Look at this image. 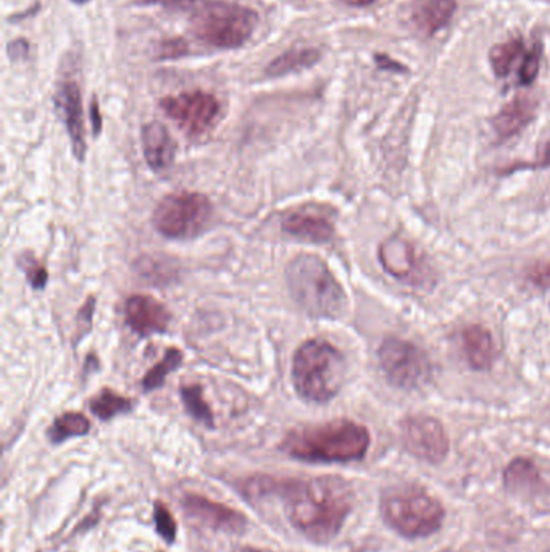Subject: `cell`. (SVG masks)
Segmentation results:
<instances>
[{
	"instance_id": "1",
	"label": "cell",
	"mask_w": 550,
	"mask_h": 552,
	"mask_svg": "<svg viewBox=\"0 0 550 552\" xmlns=\"http://www.w3.org/2000/svg\"><path fill=\"white\" fill-rule=\"evenodd\" d=\"M250 499L278 494L286 501L289 522L313 543H330L341 532L352 511V494L346 481L325 477L312 480L250 478L246 483Z\"/></svg>"
},
{
	"instance_id": "2",
	"label": "cell",
	"mask_w": 550,
	"mask_h": 552,
	"mask_svg": "<svg viewBox=\"0 0 550 552\" xmlns=\"http://www.w3.org/2000/svg\"><path fill=\"white\" fill-rule=\"evenodd\" d=\"M280 448L292 459L312 464H347L365 457L370 433L359 423L333 420L289 431Z\"/></svg>"
},
{
	"instance_id": "3",
	"label": "cell",
	"mask_w": 550,
	"mask_h": 552,
	"mask_svg": "<svg viewBox=\"0 0 550 552\" xmlns=\"http://www.w3.org/2000/svg\"><path fill=\"white\" fill-rule=\"evenodd\" d=\"M173 7L188 17L194 36L213 49H239L259 25L254 10L226 0H175Z\"/></svg>"
},
{
	"instance_id": "4",
	"label": "cell",
	"mask_w": 550,
	"mask_h": 552,
	"mask_svg": "<svg viewBox=\"0 0 550 552\" xmlns=\"http://www.w3.org/2000/svg\"><path fill=\"white\" fill-rule=\"evenodd\" d=\"M289 291L297 306L315 318H339L347 309V297L325 260L299 254L286 270Z\"/></svg>"
},
{
	"instance_id": "5",
	"label": "cell",
	"mask_w": 550,
	"mask_h": 552,
	"mask_svg": "<svg viewBox=\"0 0 550 552\" xmlns=\"http://www.w3.org/2000/svg\"><path fill=\"white\" fill-rule=\"evenodd\" d=\"M346 378L341 351L323 339H309L292 360V383L300 398L325 404L339 393Z\"/></svg>"
},
{
	"instance_id": "6",
	"label": "cell",
	"mask_w": 550,
	"mask_h": 552,
	"mask_svg": "<svg viewBox=\"0 0 550 552\" xmlns=\"http://www.w3.org/2000/svg\"><path fill=\"white\" fill-rule=\"evenodd\" d=\"M380 509L384 522L407 540L433 536L446 519L441 501L418 485L394 486L384 491Z\"/></svg>"
},
{
	"instance_id": "7",
	"label": "cell",
	"mask_w": 550,
	"mask_h": 552,
	"mask_svg": "<svg viewBox=\"0 0 550 552\" xmlns=\"http://www.w3.org/2000/svg\"><path fill=\"white\" fill-rule=\"evenodd\" d=\"M212 214V202L204 194H170L157 205L152 222L160 235L170 239H191L207 228Z\"/></svg>"
},
{
	"instance_id": "8",
	"label": "cell",
	"mask_w": 550,
	"mask_h": 552,
	"mask_svg": "<svg viewBox=\"0 0 550 552\" xmlns=\"http://www.w3.org/2000/svg\"><path fill=\"white\" fill-rule=\"evenodd\" d=\"M378 356L384 375L397 388H418L430 378V360L425 352L409 341L386 338L380 346Z\"/></svg>"
},
{
	"instance_id": "9",
	"label": "cell",
	"mask_w": 550,
	"mask_h": 552,
	"mask_svg": "<svg viewBox=\"0 0 550 552\" xmlns=\"http://www.w3.org/2000/svg\"><path fill=\"white\" fill-rule=\"evenodd\" d=\"M505 490L536 514H550V472L530 457H515L504 470Z\"/></svg>"
},
{
	"instance_id": "10",
	"label": "cell",
	"mask_w": 550,
	"mask_h": 552,
	"mask_svg": "<svg viewBox=\"0 0 550 552\" xmlns=\"http://www.w3.org/2000/svg\"><path fill=\"white\" fill-rule=\"evenodd\" d=\"M160 107L189 136H200L209 131L220 115L217 97L204 91L165 97L160 101Z\"/></svg>"
},
{
	"instance_id": "11",
	"label": "cell",
	"mask_w": 550,
	"mask_h": 552,
	"mask_svg": "<svg viewBox=\"0 0 550 552\" xmlns=\"http://www.w3.org/2000/svg\"><path fill=\"white\" fill-rule=\"evenodd\" d=\"M405 449L413 457L438 465L449 454V438L442 423L426 415H413L400 423Z\"/></svg>"
},
{
	"instance_id": "12",
	"label": "cell",
	"mask_w": 550,
	"mask_h": 552,
	"mask_svg": "<svg viewBox=\"0 0 550 552\" xmlns=\"http://www.w3.org/2000/svg\"><path fill=\"white\" fill-rule=\"evenodd\" d=\"M183 507L191 519L212 530L241 533L247 525V520L242 517L241 512L199 494L184 496Z\"/></svg>"
},
{
	"instance_id": "13",
	"label": "cell",
	"mask_w": 550,
	"mask_h": 552,
	"mask_svg": "<svg viewBox=\"0 0 550 552\" xmlns=\"http://www.w3.org/2000/svg\"><path fill=\"white\" fill-rule=\"evenodd\" d=\"M55 107L70 134L76 159L83 162L86 157V136H84L83 102L80 86L75 81L60 84L55 94Z\"/></svg>"
},
{
	"instance_id": "14",
	"label": "cell",
	"mask_w": 550,
	"mask_h": 552,
	"mask_svg": "<svg viewBox=\"0 0 550 552\" xmlns=\"http://www.w3.org/2000/svg\"><path fill=\"white\" fill-rule=\"evenodd\" d=\"M126 323L139 336H150L167 331L170 325V312L162 302L150 296H133L126 301Z\"/></svg>"
},
{
	"instance_id": "15",
	"label": "cell",
	"mask_w": 550,
	"mask_h": 552,
	"mask_svg": "<svg viewBox=\"0 0 550 552\" xmlns=\"http://www.w3.org/2000/svg\"><path fill=\"white\" fill-rule=\"evenodd\" d=\"M380 260L384 270L397 280L410 285H420L421 272L412 244L399 236L386 239L380 247Z\"/></svg>"
},
{
	"instance_id": "16",
	"label": "cell",
	"mask_w": 550,
	"mask_h": 552,
	"mask_svg": "<svg viewBox=\"0 0 550 552\" xmlns=\"http://www.w3.org/2000/svg\"><path fill=\"white\" fill-rule=\"evenodd\" d=\"M142 149L147 165L154 172H163L171 167L176 155V143L165 125L150 122L142 128Z\"/></svg>"
},
{
	"instance_id": "17",
	"label": "cell",
	"mask_w": 550,
	"mask_h": 552,
	"mask_svg": "<svg viewBox=\"0 0 550 552\" xmlns=\"http://www.w3.org/2000/svg\"><path fill=\"white\" fill-rule=\"evenodd\" d=\"M457 10L455 0H415L412 5V23L418 33L430 38L438 33L454 17Z\"/></svg>"
},
{
	"instance_id": "18",
	"label": "cell",
	"mask_w": 550,
	"mask_h": 552,
	"mask_svg": "<svg viewBox=\"0 0 550 552\" xmlns=\"http://www.w3.org/2000/svg\"><path fill=\"white\" fill-rule=\"evenodd\" d=\"M536 105L538 102L528 96L515 97L512 102L505 105L504 109L492 118V128L496 131L497 139L505 141L513 138L530 125L536 115Z\"/></svg>"
},
{
	"instance_id": "19",
	"label": "cell",
	"mask_w": 550,
	"mask_h": 552,
	"mask_svg": "<svg viewBox=\"0 0 550 552\" xmlns=\"http://www.w3.org/2000/svg\"><path fill=\"white\" fill-rule=\"evenodd\" d=\"M283 231L296 238L323 244L331 241L334 236L333 223L320 214L310 212H296L283 220Z\"/></svg>"
},
{
	"instance_id": "20",
	"label": "cell",
	"mask_w": 550,
	"mask_h": 552,
	"mask_svg": "<svg viewBox=\"0 0 550 552\" xmlns=\"http://www.w3.org/2000/svg\"><path fill=\"white\" fill-rule=\"evenodd\" d=\"M463 351L467 357L468 364L475 370H489L494 362V343L492 336L486 328L467 327L462 333Z\"/></svg>"
},
{
	"instance_id": "21",
	"label": "cell",
	"mask_w": 550,
	"mask_h": 552,
	"mask_svg": "<svg viewBox=\"0 0 550 552\" xmlns=\"http://www.w3.org/2000/svg\"><path fill=\"white\" fill-rule=\"evenodd\" d=\"M321 59V52L313 47H304V49H289L283 52L280 57L271 60L268 67L265 68V75L278 76L289 75V73L302 72L305 68L317 65Z\"/></svg>"
},
{
	"instance_id": "22",
	"label": "cell",
	"mask_w": 550,
	"mask_h": 552,
	"mask_svg": "<svg viewBox=\"0 0 550 552\" xmlns=\"http://www.w3.org/2000/svg\"><path fill=\"white\" fill-rule=\"evenodd\" d=\"M89 430H91V423L83 414L67 412L55 419L52 427L47 431V436L52 443L59 444L70 440V438H75V436L88 435Z\"/></svg>"
},
{
	"instance_id": "23",
	"label": "cell",
	"mask_w": 550,
	"mask_h": 552,
	"mask_svg": "<svg viewBox=\"0 0 550 552\" xmlns=\"http://www.w3.org/2000/svg\"><path fill=\"white\" fill-rule=\"evenodd\" d=\"M525 54V42L521 39H510L504 44H497L489 52L492 72L496 73L499 78H505L512 70L513 63Z\"/></svg>"
},
{
	"instance_id": "24",
	"label": "cell",
	"mask_w": 550,
	"mask_h": 552,
	"mask_svg": "<svg viewBox=\"0 0 550 552\" xmlns=\"http://www.w3.org/2000/svg\"><path fill=\"white\" fill-rule=\"evenodd\" d=\"M89 409L100 420H112L117 415L128 414L133 409V402L113 393L112 389H102L96 398L89 402Z\"/></svg>"
},
{
	"instance_id": "25",
	"label": "cell",
	"mask_w": 550,
	"mask_h": 552,
	"mask_svg": "<svg viewBox=\"0 0 550 552\" xmlns=\"http://www.w3.org/2000/svg\"><path fill=\"white\" fill-rule=\"evenodd\" d=\"M183 359V352H181L180 349H168L159 364L154 365V367L150 368L149 372L146 373V377L142 380V388H144V391L149 393L152 389L160 388V386L165 383V380H167L168 375L180 368V365L183 364Z\"/></svg>"
},
{
	"instance_id": "26",
	"label": "cell",
	"mask_w": 550,
	"mask_h": 552,
	"mask_svg": "<svg viewBox=\"0 0 550 552\" xmlns=\"http://www.w3.org/2000/svg\"><path fill=\"white\" fill-rule=\"evenodd\" d=\"M181 398H183L184 406L188 409L192 419L204 423L205 427H213V412L209 404L204 401L202 386H183L181 388Z\"/></svg>"
},
{
	"instance_id": "27",
	"label": "cell",
	"mask_w": 550,
	"mask_h": 552,
	"mask_svg": "<svg viewBox=\"0 0 550 552\" xmlns=\"http://www.w3.org/2000/svg\"><path fill=\"white\" fill-rule=\"evenodd\" d=\"M542 47L536 42L530 51H526L521 59V67L518 70V83L521 86H530L538 78L539 67H541Z\"/></svg>"
},
{
	"instance_id": "28",
	"label": "cell",
	"mask_w": 550,
	"mask_h": 552,
	"mask_svg": "<svg viewBox=\"0 0 550 552\" xmlns=\"http://www.w3.org/2000/svg\"><path fill=\"white\" fill-rule=\"evenodd\" d=\"M18 265L25 273L26 278L30 281V285L34 289L46 288L47 281H49V273L46 268L39 264L38 260L31 256L30 252H25L23 256L18 259Z\"/></svg>"
},
{
	"instance_id": "29",
	"label": "cell",
	"mask_w": 550,
	"mask_h": 552,
	"mask_svg": "<svg viewBox=\"0 0 550 552\" xmlns=\"http://www.w3.org/2000/svg\"><path fill=\"white\" fill-rule=\"evenodd\" d=\"M154 520L157 532L167 543H173L176 540V522L173 515L163 506L162 502H157L154 507Z\"/></svg>"
},
{
	"instance_id": "30",
	"label": "cell",
	"mask_w": 550,
	"mask_h": 552,
	"mask_svg": "<svg viewBox=\"0 0 550 552\" xmlns=\"http://www.w3.org/2000/svg\"><path fill=\"white\" fill-rule=\"evenodd\" d=\"M94 309H96V299L88 297V301L84 302V306L78 312V328H76L75 344L81 343V339L91 331Z\"/></svg>"
},
{
	"instance_id": "31",
	"label": "cell",
	"mask_w": 550,
	"mask_h": 552,
	"mask_svg": "<svg viewBox=\"0 0 550 552\" xmlns=\"http://www.w3.org/2000/svg\"><path fill=\"white\" fill-rule=\"evenodd\" d=\"M526 278L538 288H550V260L549 262H539L526 273Z\"/></svg>"
},
{
	"instance_id": "32",
	"label": "cell",
	"mask_w": 550,
	"mask_h": 552,
	"mask_svg": "<svg viewBox=\"0 0 550 552\" xmlns=\"http://www.w3.org/2000/svg\"><path fill=\"white\" fill-rule=\"evenodd\" d=\"M160 59H180L183 55L188 54V44L184 39H168L163 42L160 49Z\"/></svg>"
},
{
	"instance_id": "33",
	"label": "cell",
	"mask_w": 550,
	"mask_h": 552,
	"mask_svg": "<svg viewBox=\"0 0 550 552\" xmlns=\"http://www.w3.org/2000/svg\"><path fill=\"white\" fill-rule=\"evenodd\" d=\"M91 122L94 134L99 136L100 130H102V117H100L99 105H97V101L92 102L91 105Z\"/></svg>"
},
{
	"instance_id": "34",
	"label": "cell",
	"mask_w": 550,
	"mask_h": 552,
	"mask_svg": "<svg viewBox=\"0 0 550 552\" xmlns=\"http://www.w3.org/2000/svg\"><path fill=\"white\" fill-rule=\"evenodd\" d=\"M531 167H550V141L547 143L546 149H544V154H542L541 160L536 162V164L531 165Z\"/></svg>"
},
{
	"instance_id": "35",
	"label": "cell",
	"mask_w": 550,
	"mask_h": 552,
	"mask_svg": "<svg viewBox=\"0 0 550 552\" xmlns=\"http://www.w3.org/2000/svg\"><path fill=\"white\" fill-rule=\"evenodd\" d=\"M342 2L352 5V7H368V5L375 4L376 0H342Z\"/></svg>"
},
{
	"instance_id": "36",
	"label": "cell",
	"mask_w": 550,
	"mask_h": 552,
	"mask_svg": "<svg viewBox=\"0 0 550 552\" xmlns=\"http://www.w3.org/2000/svg\"><path fill=\"white\" fill-rule=\"evenodd\" d=\"M71 2H75V4H88L89 0H71Z\"/></svg>"
},
{
	"instance_id": "37",
	"label": "cell",
	"mask_w": 550,
	"mask_h": 552,
	"mask_svg": "<svg viewBox=\"0 0 550 552\" xmlns=\"http://www.w3.org/2000/svg\"><path fill=\"white\" fill-rule=\"evenodd\" d=\"M142 2H146V4H154V2H160V0H142Z\"/></svg>"
}]
</instances>
